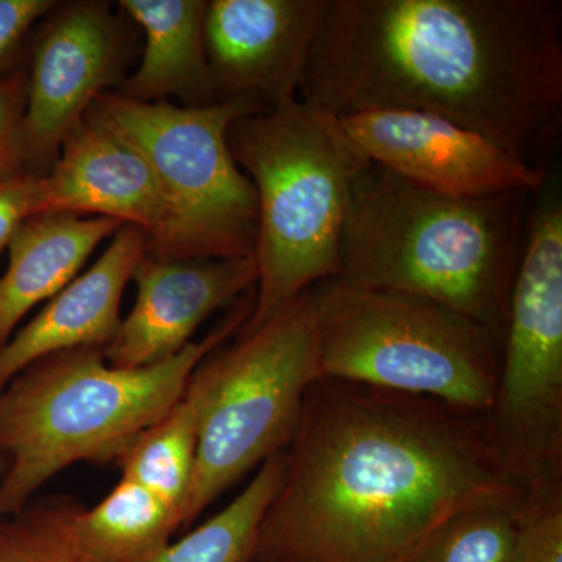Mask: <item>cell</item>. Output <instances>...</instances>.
<instances>
[{
    "label": "cell",
    "instance_id": "23",
    "mask_svg": "<svg viewBox=\"0 0 562 562\" xmlns=\"http://www.w3.org/2000/svg\"><path fill=\"white\" fill-rule=\"evenodd\" d=\"M514 562H562V486L527 494Z\"/></svg>",
    "mask_w": 562,
    "mask_h": 562
},
{
    "label": "cell",
    "instance_id": "6",
    "mask_svg": "<svg viewBox=\"0 0 562 562\" xmlns=\"http://www.w3.org/2000/svg\"><path fill=\"white\" fill-rule=\"evenodd\" d=\"M321 379L419 395L486 416L501 376L502 341L419 295L314 286Z\"/></svg>",
    "mask_w": 562,
    "mask_h": 562
},
{
    "label": "cell",
    "instance_id": "13",
    "mask_svg": "<svg viewBox=\"0 0 562 562\" xmlns=\"http://www.w3.org/2000/svg\"><path fill=\"white\" fill-rule=\"evenodd\" d=\"M257 279L254 257L157 260L144 255L132 276L135 305L103 358L121 369L171 360L211 314L257 286Z\"/></svg>",
    "mask_w": 562,
    "mask_h": 562
},
{
    "label": "cell",
    "instance_id": "16",
    "mask_svg": "<svg viewBox=\"0 0 562 562\" xmlns=\"http://www.w3.org/2000/svg\"><path fill=\"white\" fill-rule=\"evenodd\" d=\"M122 225L74 213H43L25 221L9 244V265L0 276V347L29 312L76 279L92 251Z\"/></svg>",
    "mask_w": 562,
    "mask_h": 562
},
{
    "label": "cell",
    "instance_id": "1",
    "mask_svg": "<svg viewBox=\"0 0 562 562\" xmlns=\"http://www.w3.org/2000/svg\"><path fill=\"white\" fill-rule=\"evenodd\" d=\"M525 497L483 416L319 379L284 449L254 562H413L457 514Z\"/></svg>",
    "mask_w": 562,
    "mask_h": 562
},
{
    "label": "cell",
    "instance_id": "8",
    "mask_svg": "<svg viewBox=\"0 0 562 562\" xmlns=\"http://www.w3.org/2000/svg\"><path fill=\"white\" fill-rule=\"evenodd\" d=\"M268 109L250 95L205 106L138 102L103 92L87 117L116 133L157 177L165 222L146 244L157 260L254 257L257 192L228 146L239 117Z\"/></svg>",
    "mask_w": 562,
    "mask_h": 562
},
{
    "label": "cell",
    "instance_id": "2",
    "mask_svg": "<svg viewBox=\"0 0 562 562\" xmlns=\"http://www.w3.org/2000/svg\"><path fill=\"white\" fill-rule=\"evenodd\" d=\"M301 99L435 114L527 160L562 111L558 0H327Z\"/></svg>",
    "mask_w": 562,
    "mask_h": 562
},
{
    "label": "cell",
    "instance_id": "20",
    "mask_svg": "<svg viewBox=\"0 0 562 562\" xmlns=\"http://www.w3.org/2000/svg\"><path fill=\"white\" fill-rule=\"evenodd\" d=\"M199 443L198 405L190 392L132 443L120 460L122 479L183 512Z\"/></svg>",
    "mask_w": 562,
    "mask_h": 562
},
{
    "label": "cell",
    "instance_id": "5",
    "mask_svg": "<svg viewBox=\"0 0 562 562\" xmlns=\"http://www.w3.org/2000/svg\"><path fill=\"white\" fill-rule=\"evenodd\" d=\"M228 146L258 202L257 292L246 333L338 277L351 190L371 161L338 117L301 98L239 117Z\"/></svg>",
    "mask_w": 562,
    "mask_h": 562
},
{
    "label": "cell",
    "instance_id": "15",
    "mask_svg": "<svg viewBox=\"0 0 562 562\" xmlns=\"http://www.w3.org/2000/svg\"><path fill=\"white\" fill-rule=\"evenodd\" d=\"M43 183L46 213L110 217L140 228L147 243L165 222V202L149 162L90 117L65 139Z\"/></svg>",
    "mask_w": 562,
    "mask_h": 562
},
{
    "label": "cell",
    "instance_id": "11",
    "mask_svg": "<svg viewBox=\"0 0 562 562\" xmlns=\"http://www.w3.org/2000/svg\"><path fill=\"white\" fill-rule=\"evenodd\" d=\"M338 121L373 165L446 198L535 194L547 181V172L520 155L435 114L376 110Z\"/></svg>",
    "mask_w": 562,
    "mask_h": 562
},
{
    "label": "cell",
    "instance_id": "14",
    "mask_svg": "<svg viewBox=\"0 0 562 562\" xmlns=\"http://www.w3.org/2000/svg\"><path fill=\"white\" fill-rule=\"evenodd\" d=\"M146 233L122 225L98 261L66 284L0 347V392L36 361L60 351L105 349L121 324V302L146 255Z\"/></svg>",
    "mask_w": 562,
    "mask_h": 562
},
{
    "label": "cell",
    "instance_id": "9",
    "mask_svg": "<svg viewBox=\"0 0 562 562\" xmlns=\"http://www.w3.org/2000/svg\"><path fill=\"white\" fill-rule=\"evenodd\" d=\"M535 198L483 416L498 461L527 494L562 486V199L549 180Z\"/></svg>",
    "mask_w": 562,
    "mask_h": 562
},
{
    "label": "cell",
    "instance_id": "17",
    "mask_svg": "<svg viewBox=\"0 0 562 562\" xmlns=\"http://www.w3.org/2000/svg\"><path fill=\"white\" fill-rule=\"evenodd\" d=\"M120 10L146 35L140 65L117 94L132 101L205 106L217 101L205 49V0H121Z\"/></svg>",
    "mask_w": 562,
    "mask_h": 562
},
{
    "label": "cell",
    "instance_id": "22",
    "mask_svg": "<svg viewBox=\"0 0 562 562\" xmlns=\"http://www.w3.org/2000/svg\"><path fill=\"white\" fill-rule=\"evenodd\" d=\"M79 505L74 498H47L0 519V562H99L74 531Z\"/></svg>",
    "mask_w": 562,
    "mask_h": 562
},
{
    "label": "cell",
    "instance_id": "18",
    "mask_svg": "<svg viewBox=\"0 0 562 562\" xmlns=\"http://www.w3.org/2000/svg\"><path fill=\"white\" fill-rule=\"evenodd\" d=\"M180 530L176 506L125 479L94 508L74 514L80 546L99 562H150Z\"/></svg>",
    "mask_w": 562,
    "mask_h": 562
},
{
    "label": "cell",
    "instance_id": "21",
    "mask_svg": "<svg viewBox=\"0 0 562 562\" xmlns=\"http://www.w3.org/2000/svg\"><path fill=\"white\" fill-rule=\"evenodd\" d=\"M525 501L487 503L457 514L413 562H514Z\"/></svg>",
    "mask_w": 562,
    "mask_h": 562
},
{
    "label": "cell",
    "instance_id": "7",
    "mask_svg": "<svg viewBox=\"0 0 562 562\" xmlns=\"http://www.w3.org/2000/svg\"><path fill=\"white\" fill-rule=\"evenodd\" d=\"M319 379L314 288L195 368L187 391L198 405L199 443L181 530L286 449L306 392Z\"/></svg>",
    "mask_w": 562,
    "mask_h": 562
},
{
    "label": "cell",
    "instance_id": "19",
    "mask_svg": "<svg viewBox=\"0 0 562 562\" xmlns=\"http://www.w3.org/2000/svg\"><path fill=\"white\" fill-rule=\"evenodd\" d=\"M284 450L262 462L241 494L150 562H254L266 508L279 490Z\"/></svg>",
    "mask_w": 562,
    "mask_h": 562
},
{
    "label": "cell",
    "instance_id": "25",
    "mask_svg": "<svg viewBox=\"0 0 562 562\" xmlns=\"http://www.w3.org/2000/svg\"><path fill=\"white\" fill-rule=\"evenodd\" d=\"M46 213L43 176L21 172L0 179V257L22 224Z\"/></svg>",
    "mask_w": 562,
    "mask_h": 562
},
{
    "label": "cell",
    "instance_id": "3",
    "mask_svg": "<svg viewBox=\"0 0 562 562\" xmlns=\"http://www.w3.org/2000/svg\"><path fill=\"white\" fill-rule=\"evenodd\" d=\"M530 198H446L371 162L351 190L335 280L441 303L503 344Z\"/></svg>",
    "mask_w": 562,
    "mask_h": 562
},
{
    "label": "cell",
    "instance_id": "26",
    "mask_svg": "<svg viewBox=\"0 0 562 562\" xmlns=\"http://www.w3.org/2000/svg\"><path fill=\"white\" fill-rule=\"evenodd\" d=\"M55 3L52 0H0V77L16 69L25 41Z\"/></svg>",
    "mask_w": 562,
    "mask_h": 562
},
{
    "label": "cell",
    "instance_id": "10",
    "mask_svg": "<svg viewBox=\"0 0 562 562\" xmlns=\"http://www.w3.org/2000/svg\"><path fill=\"white\" fill-rule=\"evenodd\" d=\"M110 2L55 3L32 38L24 139L27 172L46 176L92 103L122 83L128 36Z\"/></svg>",
    "mask_w": 562,
    "mask_h": 562
},
{
    "label": "cell",
    "instance_id": "12",
    "mask_svg": "<svg viewBox=\"0 0 562 562\" xmlns=\"http://www.w3.org/2000/svg\"><path fill=\"white\" fill-rule=\"evenodd\" d=\"M327 0H211L205 49L217 101L301 98L306 65Z\"/></svg>",
    "mask_w": 562,
    "mask_h": 562
},
{
    "label": "cell",
    "instance_id": "4",
    "mask_svg": "<svg viewBox=\"0 0 562 562\" xmlns=\"http://www.w3.org/2000/svg\"><path fill=\"white\" fill-rule=\"evenodd\" d=\"M246 299L202 341L171 360L113 368L101 349L60 351L36 361L0 392V519L16 516L50 479L76 462L120 460L183 397L192 372L249 321Z\"/></svg>",
    "mask_w": 562,
    "mask_h": 562
},
{
    "label": "cell",
    "instance_id": "24",
    "mask_svg": "<svg viewBox=\"0 0 562 562\" xmlns=\"http://www.w3.org/2000/svg\"><path fill=\"white\" fill-rule=\"evenodd\" d=\"M27 74L24 68L0 77V179L27 172L24 117Z\"/></svg>",
    "mask_w": 562,
    "mask_h": 562
}]
</instances>
